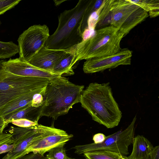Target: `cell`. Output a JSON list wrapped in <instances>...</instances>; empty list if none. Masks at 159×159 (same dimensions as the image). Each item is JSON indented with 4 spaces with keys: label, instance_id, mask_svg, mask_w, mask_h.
I'll return each mask as SVG.
<instances>
[{
    "label": "cell",
    "instance_id": "6da1fadb",
    "mask_svg": "<svg viewBox=\"0 0 159 159\" xmlns=\"http://www.w3.org/2000/svg\"><path fill=\"white\" fill-rule=\"evenodd\" d=\"M95 2L80 0L73 8L61 13L58 16L57 27L49 37L45 46L50 49L67 50L82 42L89 17L98 10Z\"/></svg>",
    "mask_w": 159,
    "mask_h": 159
},
{
    "label": "cell",
    "instance_id": "7a4b0ae2",
    "mask_svg": "<svg viewBox=\"0 0 159 159\" xmlns=\"http://www.w3.org/2000/svg\"><path fill=\"white\" fill-rule=\"evenodd\" d=\"M109 85V83H90L83 90L80 103L94 121L112 128L118 125L122 114Z\"/></svg>",
    "mask_w": 159,
    "mask_h": 159
},
{
    "label": "cell",
    "instance_id": "3957f363",
    "mask_svg": "<svg viewBox=\"0 0 159 159\" xmlns=\"http://www.w3.org/2000/svg\"><path fill=\"white\" fill-rule=\"evenodd\" d=\"M84 88V85L75 84L61 76L51 79L43 96L41 117L56 120L67 114L74 104L80 102Z\"/></svg>",
    "mask_w": 159,
    "mask_h": 159
},
{
    "label": "cell",
    "instance_id": "277c9868",
    "mask_svg": "<svg viewBox=\"0 0 159 159\" xmlns=\"http://www.w3.org/2000/svg\"><path fill=\"white\" fill-rule=\"evenodd\" d=\"M124 37L117 28L111 25L96 30L94 35L77 45L75 63L118 52L121 49L120 43Z\"/></svg>",
    "mask_w": 159,
    "mask_h": 159
},
{
    "label": "cell",
    "instance_id": "5b68a950",
    "mask_svg": "<svg viewBox=\"0 0 159 159\" xmlns=\"http://www.w3.org/2000/svg\"><path fill=\"white\" fill-rule=\"evenodd\" d=\"M5 61L0 60V111L14 99L45 87L50 80L13 74L5 70L4 66Z\"/></svg>",
    "mask_w": 159,
    "mask_h": 159
},
{
    "label": "cell",
    "instance_id": "8992f818",
    "mask_svg": "<svg viewBox=\"0 0 159 159\" xmlns=\"http://www.w3.org/2000/svg\"><path fill=\"white\" fill-rule=\"evenodd\" d=\"M110 25L117 28L125 36L148 16L139 6L127 0H112Z\"/></svg>",
    "mask_w": 159,
    "mask_h": 159
},
{
    "label": "cell",
    "instance_id": "52a82bcc",
    "mask_svg": "<svg viewBox=\"0 0 159 159\" xmlns=\"http://www.w3.org/2000/svg\"><path fill=\"white\" fill-rule=\"evenodd\" d=\"M136 120L135 116L126 128L106 136L104 141L101 143L95 144L93 143L75 146L73 147L75 153L81 155L89 151L104 149L127 155L129 154L128 147L132 143L134 138Z\"/></svg>",
    "mask_w": 159,
    "mask_h": 159
},
{
    "label": "cell",
    "instance_id": "ba28073f",
    "mask_svg": "<svg viewBox=\"0 0 159 159\" xmlns=\"http://www.w3.org/2000/svg\"><path fill=\"white\" fill-rule=\"evenodd\" d=\"M55 128L40 124L29 128L11 126L7 131L11 135L13 147L2 159H17L26 155V150L32 143L49 133Z\"/></svg>",
    "mask_w": 159,
    "mask_h": 159
},
{
    "label": "cell",
    "instance_id": "9c48e42d",
    "mask_svg": "<svg viewBox=\"0 0 159 159\" xmlns=\"http://www.w3.org/2000/svg\"><path fill=\"white\" fill-rule=\"evenodd\" d=\"M50 35L46 25H34L29 27L18 38L19 58L28 62L45 46Z\"/></svg>",
    "mask_w": 159,
    "mask_h": 159
},
{
    "label": "cell",
    "instance_id": "30bf717a",
    "mask_svg": "<svg viewBox=\"0 0 159 159\" xmlns=\"http://www.w3.org/2000/svg\"><path fill=\"white\" fill-rule=\"evenodd\" d=\"M132 56L131 50L127 48L121 49L113 55L86 60L83 66V70L85 73H93L120 65H129Z\"/></svg>",
    "mask_w": 159,
    "mask_h": 159
},
{
    "label": "cell",
    "instance_id": "8fae6325",
    "mask_svg": "<svg viewBox=\"0 0 159 159\" xmlns=\"http://www.w3.org/2000/svg\"><path fill=\"white\" fill-rule=\"evenodd\" d=\"M73 136L72 134H68L63 130L55 128L49 133L32 143L26 150V154L32 152L44 156L54 148L64 146Z\"/></svg>",
    "mask_w": 159,
    "mask_h": 159
},
{
    "label": "cell",
    "instance_id": "7c38bea8",
    "mask_svg": "<svg viewBox=\"0 0 159 159\" xmlns=\"http://www.w3.org/2000/svg\"><path fill=\"white\" fill-rule=\"evenodd\" d=\"M4 66L5 70L9 72L21 76L51 79L58 76L35 67L19 57L6 61Z\"/></svg>",
    "mask_w": 159,
    "mask_h": 159
},
{
    "label": "cell",
    "instance_id": "4fadbf2b",
    "mask_svg": "<svg viewBox=\"0 0 159 159\" xmlns=\"http://www.w3.org/2000/svg\"><path fill=\"white\" fill-rule=\"evenodd\" d=\"M68 50L50 49L44 46L27 62L40 69L52 73L55 64Z\"/></svg>",
    "mask_w": 159,
    "mask_h": 159
},
{
    "label": "cell",
    "instance_id": "5bb4252c",
    "mask_svg": "<svg viewBox=\"0 0 159 159\" xmlns=\"http://www.w3.org/2000/svg\"><path fill=\"white\" fill-rule=\"evenodd\" d=\"M76 46L68 49L56 63L52 71L53 73L61 76L74 74L72 67L75 63Z\"/></svg>",
    "mask_w": 159,
    "mask_h": 159
},
{
    "label": "cell",
    "instance_id": "9a60e30c",
    "mask_svg": "<svg viewBox=\"0 0 159 159\" xmlns=\"http://www.w3.org/2000/svg\"><path fill=\"white\" fill-rule=\"evenodd\" d=\"M132 153L126 159H150V155L153 147L152 144L143 135H137L133 141Z\"/></svg>",
    "mask_w": 159,
    "mask_h": 159
},
{
    "label": "cell",
    "instance_id": "2e32d148",
    "mask_svg": "<svg viewBox=\"0 0 159 159\" xmlns=\"http://www.w3.org/2000/svg\"><path fill=\"white\" fill-rule=\"evenodd\" d=\"M46 87L23 95L11 101L0 111V117L18 111L31 103L34 95L44 93Z\"/></svg>",
    "mask_w": 159,
    "mask_h": 159
},
{
    "label": "cell",
    "instance_id": "e0dca14e",
    "mask_svg": "<svg viewBox=\"0 0 159 159\" xmlns=\"http://www.w3.org/2000/svg\"><path fill=\"white\" fill-rule=\"evenodd\" d=\"M42 106L39 107H33L31 105V103L21 110L8 114L3 117L8 124L14 120L20 119H26L38 123L39 119L41 117Z\"/></svg>",
    "mask_w": 159,
    "mask_h": 159
},
{
    "label": "cell",
    "instance_id": "ac0fdd59",
    "mask_svg": "<svg viewBox=\"0 0 159 159\" xmlns=\"http://www.w3.org/2000/svg\"><path fill=\"white\" fill-rule=\"evenodd\" d=\"M84 156L88 159H126V157L119 153L104 150L85 152Z\"/></svg>",
    "mask_w": 159,
    "mask_h": 159
},
{
    "label": "cell",
    "instance_id": "d6986e66",
    "mask_svg": "<svg viewBox=\"0 0 159 159\" xmlns=\"http://www.w3.org/2000/svg\"><path fill=\"white\" fill-rule=\"evenodd\" d=\"M18 45L12 41H0V59L10 58L19 53Z\"/></svg>",
    "mask_w": 159,
    "mask_h": 159
},
{
    "label": "cell",
    "instance_id": "ffe728a7",
    "mask_svg": "<svg viewBox=\"0 0 159 159\" xmlns=\"http://www.w3.org/2000/svg\"><path fill=\"white\" fill-rule=\"evenodd\" d=\"M129 2L140 7L147 12L159 10L158 0H129Z\"/></svg>",
    "mask_w": 159,
    "mask_h": 159
},
{
    "label": "cell",
    "instance_id": "44dd1931",
    "mask_svg": "<svg viewBox=\"0 0 159 159\" xmlns=\"http://www.w3.org/2000/svg\"><path fill=\"white\" fill-rule=\"evenodd\" d=\"M64 145L54 148L48 152L46 157L48 159H75L68 157Z\"/></svg>",
    "mask_w": 159,
    "mask_h": 159
},
{
    "label": "cell",
    "instance_id": "7402d4cb",
    "mask_svg": "<svg viewBox=\"0 0 159 159\" xmlns=\"http://www.w3.org/2000/svg\"><path fill=\"white\" fill-rule=\"evenodd\" d=\"M21 0H0V15L17 5Z\"/></svg>",
    "mask_w": 159,
    "mask_h": 159
},
{
    "label": "cell",
    "instance_id": "603a6c76",
    "mask_svg": "<svg viewBox=\"0 0 159 159\" xmlns=\"http://www.w3.org/2000/svg\"><path fill=\"white\" fill-rule=\"evenodd\" d=\"M11 123L17 127L21 128L31 127L39 125L38 123L25 119L15 120L12 121Z\"/></svg>",
    "mask_w": 159,
    "mask_h": 159
},
{
    "label": "cell",
    "instance_id": "cb8c5ba5",
    "mask_svg": "<svg viewBox=\"0 0 159 159\" xmlns=\"http://www.w3.org/2000/svg\"><path fill=\"white\" fill-rule=\"evenodd\" d=\"M44 93H38L34 94L31 102V105L36 107L42 106L43 103V96Z\"/></svg>",
    "mask_w": 159,
    "mask_h": 159
},
{
    "label": "cell",
    "instance_id": "d4e9b609",
    "mask_svg": "<svg viewBox=\"0 0 159 159\" xmlns=\"http://www.w3.org/2000/svg\"><path fill=\"white\" fill-rule=\"evenodd\" d=\"M14 141L10 133H3L0 135V146L5 144H13Z\"/></svg>",
    "mask_w": 159,
    "mask_h": 159
},
{
    "label": "cell",
    "instance_id": "484cf974",
    "mask_svg": "<svg viewBox=\"0 0 159 159\" xmlns=\"http://www.w3.org/2000/svg\"><path fill=\"white\" fill-rule=\"evenodd\" d=\"M17 159H48L46 157L38 153L32 152L28 153Z\"/></svg>",
    "mask_w": 159,
    "mask_h": 159
},
{
    "label": "cell",
    "instance_id": "4316f807",
    "mask_svg": "<svg viewBox=\"0 0 159 159\" xmlns=\"http://www.w3.org/2000/svg\"><path fill=\"white\" fill-rule=\"evenodd\" d=\"M106 136L103 134L99 133L94 134L93 138L94 143L95 144L100 143L105 140Z\"/></svg>",
    "mask_w": 159,
    "mask_h": 159
},
{
    "label": "cell",
    "instance_id": "83f0119b",
    "mask_svg": "<svg viewBox=\"0 0 159 159\" xmlns=\"http://www.w3.org/2000/svg\"><path fill=\"white\" fill-rule=\"evenodd\" d=\"M150 159H159V146L153 147L150 155Z\"/></svg>",
    "mask_w": 159,
    "mask_h": 159
},
{
    "label": "cell",
    "instance_id": "f1b7e54d",
    "mask_svg": "<svg viewBox=\"0 0 159 159\" xmlns=\"http://www.w3.org/2000/svg\"><path fill=\"white\" fill-rule=\"evenodd\" d=\"M8 125V124L5 121L3 117H0V135L3 133L4 129Z\"/></svg>",
    "mask_w": 159,
    "mask_h": 159
},
{
    "label": "cell",
    "instance_id": "f546056e",
    "mask_svg": "<svg viewBox=\"0 0 159 159\" xmlns=\"http://www.w3.org/2000/svg\"><path fill=\"white\" fill-rule=\"evenodd\" d=\"M159 10H155L149 12V16L151 17H155L159 15Z\"/></svg>",
    "mask_w": 159,
    "mask_h": 159
},
{
    "label": "cell",
    "instance_id": "4dcf8cb0",
    "mask_svg": "<svg viewBox=\"0 0 159 159\" xmlns=\"http://www.w3.org/2000/svg\"><path fill=\"white\" fill-rule=\"evenodd\" d=\"M86 159H88L87 158H86Z\"/></svg>",
    "mask_w": 159,
    "mask_h": 159
},
{
    "label": "cell",
    "instance_id": "1f68e13d",
    "mask_svg": "<svg viewBox=\"0 0 159 159\" xmlns=\"http://www.w3.org/2000/svg\"></svg>",
    "mask_w": 159,
    "mask_h": 159
}]
</instances>
